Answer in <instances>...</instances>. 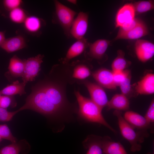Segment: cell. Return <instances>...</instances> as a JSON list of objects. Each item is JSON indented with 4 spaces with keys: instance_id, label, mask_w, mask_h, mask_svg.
Segmentation results:
<instances>
[{
    "instance_id": "obj_1",
    "label": "cell",
    "mask_w": 154,
    "mask_h": 154,
    "mask_svg": "<svg viewBox=\"0 0 154 154\" xmlns=\"http://www.w3.org/2000/svg\"><path fill=\"white\" fill-rule=\"evenodd\" d=\"M30 110L52 119H62L63 114L50 103L37 87L27 98L25 104L18 110Z\"/></svg>"
},
{
    "instance_id": "obj_2",
    "label": "cell",
    "mask_w": 154,
    "mask_h": 154,
    "mask_svg": "<svg viewBox=\"0 0 154 154\" xmlns=\"http://www.w3.org/2000/svg\"><path fill=\"white\" fill-rule=\"evenodd\" d=\"M74 94L78 105L77 114L79 118L86 122L102 125L114 133H116L103 117L102 109L90 99L82 96L79 91L75 90Z\"/></svg>"
},
{
    "instance_id": "obj_3",
    "label": "cell",
    "mask_w": 154,
    "mask_h": 154,
    "mask_svg": "<svg viewBox=\"0 0 154 154\" xmlns=\"http://www.w3.org/2000/svg\"><path fill=\"white\" fill-rule=\"evenodd\" d=\"M114 114L117 119L122 135L130 144L131 151L134 152L140 151L141 148V144L144 141V138L148 136L147 132L136 131L125 120L120 111L116 110Z\"/></svg>"
},
{
    "instance_id": "obj_4",
    "label": "cell",
    "mask_w": 154,
    "mask_h": 154,
    "mask_svg": "<svg viewBox=\"0 0 154 154\" xmlns=\"http://www.w3.org/2000/svg\"><path fill=\"white\" fill-rule=\"evenodd\" d=\"M55 11L52 22L59 25L62 29L65 35L70 38V29L77 14L76 12L58 0H54Z\"/></svg>"
},
{
    "instance_id": "obj_5",
    "label": "cell",
    "mask_w": 154,
    "mask_h": 154,
    "mask_svg": "<svg viewBox=\"0 0 154 154\" xmlns=\"http://www.w3.org/2000/svg\"><path fill=\"white\" fill-rule=\"evenodd\" d=\"M44 57L43 55L38 54L24 60V70L22 77L23 82L27 84L28 82L34 80L40 70Z\"/></svg>"
},
{
    "instance_id": "obj_6",
    "label": "cell",
    "mask_w": 154,
    "mask_h": 154,
    "mask_svg": "<svg viewBox=\"0 0 154 154\" xmlns=\"http://www.w3.org/2000/svg\"><path fill=\"white\" fill-rule=\"evenodd\" d=\"M80 83L87 88L90 99L101 109L107 106L109 101L106 93L102 86L87 80L83 81Z\"/></svg>"
},
{
    "instance_id": "obj_7",
    "label": "cell",
    "mask_w": 154,
    "mask_h": 154,
    "mask_svg": "<svg viewBox=\"0 0 154 154\" xmlns=\"http://www.w3.org/2000/svg\"><path fill=\"white\" fill-rule=\"evenodd\" d=\"M88 14L80 12L74 20L70 31V37L76 40L84 37L87 31L88 24Z\"/></svg>"
},
{
    "instance_id": "obj_8",
    "label": "cell",
    "mask_w": 154,
    "mask_h": 154,
    "mask_svg": "<svg viewBox=\"0 0 154 154\" xmlns=\"http://www.w3.org/2000/svg\"><path fill=\"white\" fill-rule=\"evenodd\" d=\"M110 43V41L106 39L97 40L92 43H90L88 52H84L85 57L88 59H102Z\"/></svg>"
},
{
    "instance_id": "obj_9",
    "label": "cell",
    "mask_w": 154,
    "mask_h": 154,
    "mask_svg": "<svg viewBox=\"0 0 154 154\" xmlns=\"http://www.w3.org/2000/svg\"><path fill=\"white\" fill-rule=\"evenodd\" d=\"M135 51L139 60L145 62L151 59L154 54V44L145 40H138L135 44Z\"/></svg>"
},
{
    "instance_id": "obj_10",
    "label": "cell",
    "mask_w": 154,
    "mask_h": 154,
    "mask_svg": "<svg viewBox=\"0 0 154 154\" xmlns=\"http://www.w3.org/2000/svg\"><path fill=\"white\" fill-rule=\"evenodd\" d=\"M93 77L98 84L102 87L114 90L117 87L113 79L112 71L105 68H101L92 73Z\"/></svg>"
},
{
    "instance_id": "obj_11",
    "label": "cell",
    "mask_w": 154,
    "mask_h": 154,
    "mask_svg": "<svg viewBox=\"0 0 154 154\" xmlns=\"http://www.w3.org/2000/svg\"><path fill=\"white\" fill-rule=\"evenodd\" d=\"M90 43L84 37L76 40L70 47L65 56L61 59V63L67 64L70 60L81 54L88 47Z\"/></svg>"
},
{
    "instance_id": "obj_12",
    "label": "cell",
    "mask_w": 154,
    "mask_h": 154,
    "mask_svg": "<svg viewBox=\"0 0 154 154\" xmlns=\"http://www.w3.org/2000/svg\"><path fill=\"white\" fill-rule=\"evenodd\" d=\"M125 120L135 129L139 131L147 132L151 125L144 117L132 111L125 112L123 117Z\"/></svg>"
},
{
    "instance_id": "obj_13",
    "label": "cell",
    "mask_w": 154,
    "mask_h": 154,
    "mask_svg": "<svg viewBox=\"0 0 154 154\" xmlns=\"http://www.w3.org/2000/svg\"><path fill=\"white\" fill-rule=\"evenodd\" d=\"M135 15L133 4H125L118 11L116 17V27H120L133 19Z\"/></svg>"
},
{
    "instance_id": "obj_14",
    "label": "cell",
    "mask_w": 154,
    "mask_h": 154,
    "mask_svg": "<svg viewBox=\"0 0 154 154\" xmlns=\"http://www.w3.org/2000/svg\"><path fill=\"white\" fill-rule=\"evenodd\" d=\"M102 147L104 154H127L122 145L112 140L108 136L102 137Z\"/></svg>"
},
{
    "instance_id": "obj_15",
    "label": "cell",
    "mask_w": 154,
    "mask_h": 154,
    "mask_svg": "<svg viewBox=\"0 0 154 154\" xmlns=\"http://www.w3.org/2000/svg\"><path fill=\"white\" fill-rule=\"evenodd\" d=\"M26 46L25 38L18 35L5 39L0 47L7 52L12 53L22 49Z\"/></svg>"
},
{
    "instance_id": "obj_16",
    "label": "cell",
    "mask_w": 154,
    "mask_h": 154,
    "mask_svg": "<svg viewBox=\"0 0 154 154\" xmlns=\"http://www.w3.org/2000/svg\"><path fill=\"white\" fill-rule=\"evenodd\" d=\"M135 88L136 92L138 94L148 95L154 93V74H146L137 82Z\"/></svg>"
},
{
    "instance_id": "obj_17",
    "label": "cell",
    "mask_w": 154,
    "mask_h": 154,
    "mask_svg": "<svg viewBox=\"0 0 154 154\" xmlns=\"http://www.w3.org/2000/svg\"><path fill=\"white\" fill-rule=\"evenodd\" d=\"M73 70L72 77L83 80L89 76L91 71L87 63L84 60H77L70 64Z\"/></svg>"
},
{
    "instance_id": "obj_18",
    "label": "cell",
    "mask_w": 154,
    "mask_h": 154,
    "mask_svg": "<svg viewBox=\"0 0 154 154\" xmlns=\"http://www.w3.org/2000/svg\"><path fill=\"white\" fill-rule=\"evenodd\" d=\"M149 33L148 28L142 21L131 30L119 36H116L114 40L120 39H135L147 35Z\"/></svg>"
},
{
    "instance_id": "obj_19",
    "label": "cell",
    "mask_w": 154,
    "mask_h": 154,
    "mask_svg": "<svg viewBox=\"0 0 154 154\" xmlns=\"http://www.w3.org/2000/svg\"><path fill=\"white\" fill-rule=\"evenodd\" d=\"M102 137L94 135H88L83 144L88 151L86 154H104L102 147Z\"/></svg>"
},
{
    "instance_id": "obj_20",
    "label": "cell",
    "mask_w": 154,
    "mask_h": 154,
    "mask_svg": "<svg viewBox=\"0 0 154 154\" xmlns=\"http://www.w3.org/2000/svg\"><path fill=\"white\" fill-rule=\"evenodd\" d=\"M24 28L28 32L32 34L37 33L45 24L42 19L35 16H27L23 23Z\"/></svg>"
},
{
    "instance_id": "obj_21",
    "label": "cell",
    "mask_w": 154,
    "mask_h": 154,
    "mask_svg": "<svg viewBox=\"0 0 154 154\" xmlns=\"http://www.w3.org/2000/svg\"><path fill=\"white\" fill-rule=\"evenodd\" d=\"M107 106L109 110L115 109L116 110H126L129 107L128 98L122 94H117L114 95L108 101Z\"/></svg>"
},
{
    "instance_id": "obj_22",
    "label": "cell",
    "mask_w": 154,
    "mask_h": 154,
    "mask_svg": "<svg viewBox=\"0 0 154 154\" xmlns=\"http://www.w3.org/2000/svg\"><path fill=\"white\" fill-rule=\"evenodd\" d=\"M25 61L14 55L10 59L8 69L11 74L15 77H22L24 70Z\"/></svg>"
},
{
    "instance_id": "obj_23",
    "label": "cell",
    "mask_w": 154,
    "mask_h": 154,
    "mask_svg": "<svg viewBox=\"0 0 154 154\" xmlns=\"http://www.w3.org/2000/svg\"><path fill=\"white\" fill-rule=\"evenodd\" d=\"M26 84V83L24 82L20 83L17 80L1 90L0 93L1 95L10 96H13L16 94L21 95L26 93L25 91Z\"/></svg>"
},
{
    "instance_id": "obj_24",
    "label": "cell",
    "mask_w": 154,
    "mask_h": 154,
    "mask_svg": "<svg viewBox=\"0 0 154 154\" xmlns=\"http://www.w3.org/2000/svg\"><path fill=\"white\" fill-rule=\"evenodd\" d=\"M125 53L121 50L117 52V56L114 59L112 64V72L123 71L129 64L128 62L124 57Z\"/></svg>"
},
{
    "instance_id": "obj_25",
    "label": "cell",
    "mask_w": 154,
    "mask_h": 154,
    "mask_svg": "<svg viewBox=\"0 0 154 154\" xmlns=\"http://www.w3.org/2000/svg\"><path fill=\"white\" fill-rule=\"evenodd\" d=\"M135 15H139L153 10L154 9L153 0L141 1L133 4Z\"/></svg>"
},
{
    "instance_id": "obj_26",
    "label": "cell",
    "mask_w": 154,
    "mask_h": 154,
    "mask_svg": "<svg viewBox=\"0 0 154 154\" xmlns=\"http://www.w3.org/2000/svg\"><path fill=\"white\" fill-rule=\"evenodd\" d=\"M27 16L25 11L21 7L11 11L9 14L10 20L17 24L23 23Z\"/></svg>"
},
{
    "instance_id": "obj_27",
    "label": "cell",
    "mask_w": 154,
    "mask_h": 154,
    "mask_svg": "<svg viewBox=\"0 0 154 154\" xmlns=\"http://www.w3.org/2000/svg\"><path fill=\"white\" fill-rule=\"evenodd\" d=\"M131 72L129 70L125 79L119 86L121 94L124 95L127 98L131 94Z\"/></svg>"
},
{
    "instance_id": "obj_28",
    "label": "cell",
    "mask_w": 154,
    "mask_h": 154,
    "mask_svg": "<svg viewBox=\"0 0 154 154\" xmlns=\"http://www.w3.org/2000/svg\"><path fill=\"white\" fill-rule=\"evenodd\" d=\"M0 136L10 141L12 143H16L17 139L12 134L10 129L6 124L0 125Z\"/></svg>"
},
{
    "instance_id": "obj_29",
    "label": "cell",
    "mask_w": 154,
    "mask_h": 154,
    "mask_svg": "<svg viewBox=\"0 0 154 154\" xmlns=\"http://www.w3.org/2000/svg\"><path fill=\"white\" fill-rule=\"evenodd\" d=\"M142 21L140 19L135 18L130 21L125 23L119 27L117 36L119 35L131 30Z\"/></svg>"
},
{
    "instance_id": "obj_30",
    "label": "cell",
    "mask_w": 154,
    "mask_h": 154,
    "mask_svg": "<svg viewBox=\"0 0 154 154\" xmlns=\"http://www.w3.org/2000/svg\"><path fill=\"white\" fill-rule=\"evenodd\" d=\"M21 150L19 144L14 143L5 146L0 150V154H19Z\"/></svg>"
},
{
    "instance_id": "obj_31",
    "label": "cell",
    "mask_w": 154,
    "mask_h": 154,
    "mask_svg": "<svg viewBox=\"0 0 154 154\" xmlns=\"http://www.w3.org/2000/svg\"><path fill=\"white\" fill-rule=\"evenodd\" d=\"M18 112V110L13 112H9L6 109L0 107V121H9Z\"/></svg>"
},
{
    "instance_id": "obj_32",
    "label": "cell",
    "mask_w": 154,
    "mask_h": 154,
    "mask_svg": "<svg viewBox=\"0 0 154 154\" xmlns=\"http://www.w3.org/2000/svg\"><path fill=\"white\" fill-rule=\"evenodd\" d=\"M129 70H125L122 71L112 72L114 83L117 86H119L126 78Z\"/></svg>"
},
{
    "instance_id": "obj_33",
    "label": "cell",
    "mask_w": 154,
    "mask_h": 154,
    "mask_svg": "<svg viewBox=\"0 0 154 154\" xmlns=\"http://www.w3.org/2000/svg\"><path fill=\"white\" fill-rule=\"evenodd\" d=\"M23 1L21 0H4L3 2L5 8L9 11L20 7Z\"/></svg>"
},
{
    "instance_id": "obj_34",
    "label": "cell",
    "mask_w": 154,
    "mask_h": 154,
    "mask_svg": "<svg viewBox=\"0 0 154 154\" xmlns=\"http://www.w3.org/2000/svg\"><path fill=\"white\" fill-rule=\"evenodd\" d=\"M14 101L13 96L2 95L0 99V107L6 109L12 105Z\"/></svg>"
},
{
    "instance_id": "obj_35",
    "label": "cell",
    "mask_w": 154,
    "mask_h": 154,
    "mask_svg": "<svg viewBox=\"0 0 154 154\" xmlns=\"http://www.w3.org/2000/svg\"><path fill=\"white\" fill-rule=\"evenodd\" d=\"M147 121L151 125L154 121V101H151L149 108L144 116Z\"/></svg>"
},
{
    "instance_id": "obj_36",
    "label": "cell",
    "mask_w": 154,
    "mask_h": 154,
    "mask_svg": "<svg viewBox=\"0 0 154 154\" xmlns=\"http://www.w3.org/2000/svg\"><path fill=\"white\" fill-rule=\"evenodd\" d=\"M5 39V33L4 32L0 31V46Z\"/></svg>"
},
{
    "instance_id": "obj_37",
    "label": "cell",
    "mask_w": 154,
    "mask_h": 154,
    "mask_svg": "<svg viewBox=\"0 0 154 154\" xmlns=\"http://www.w3.org/2000/svg\"><path fill=\"white\" fill-rule=\"evenodd\" d=\"M67 1L70 3L74 5H77V1L76 0H68Z\"/></svg>"
},
{
    "instance_id": "obj_38",
    "label": "cell",
    "mask_w": 154,
    "mask_h": 154,
    "mask_svg": "<svg viewBox=\"0 0 154 154\" xmlns=\"http://www.w3.org/2000/svg\"><path fill=\"white\" fill-rule=\"evenodd\" d=\"M1 139H2V138L0 136V142L1 141Z\"/></svg>"
},
{
    "instance_id": "obj_39",
    "label": "cell",
    "mask_w": 154,
    "mask_h": 154,
    "mask_svg": "<svg viewBox=\"0 0 154 154\" xmlns=\"http://www.w3.org/2000/svg\"><path fill=\"white\" fill-rule=\"evenodd\" d=\"M1 94L0 93V98H1Z\"/></svg>"
}]
</instances>
